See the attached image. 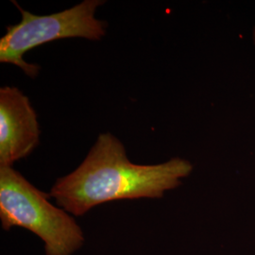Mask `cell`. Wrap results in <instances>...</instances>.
<instances>
[{
  "mask_svg": "<svg viewBox=\"0 0 255 255\" xmlns=\"http://www.w3.org/2000/svg\"><path fill=\"white\" fill-rule=\"evenodd\" d=\"M192 170L193 164L181 158L162 164H133L121 141L105 132L73 172L56 181L49 196L62 209L82 217L106 202L160 199L181 185Z\"/></svg>",
  "mask_w": 255,
  "mask_h": 255,
  "instance_id": "obj_1",
  "label": "cell"
},
{
  "mask_svg": "<svg viewBox=\"0 0 255 255\" xmlns=\"http://www.w3.org/2000/svg\"><path fill=\"white\" fill-rule=\"evenodd\" d=\"M13 167H0L2 228L27 229L45 244L46 255H72L82 248V228L65 210L49 201Z\"/></svg>",
  "mask_w": 255,
  "mask_h": 255,
  "instance_id": "obj_2",
  "label": "cell"
},
{
  "mask_svg": "<svg viewBox=\"0 0 255 255\" xmlns=\"http://www.w3.org/2000/svg\"><path fill=\"white\" fill-rule=\"evenodd\" d=\"M21 21L7 27L0 39V63L20 67L30 78H35L40 67L27 63L24 55L30 49L64 38H84L99 41L105 35L107 22L96 17L97 9L105 1L84 0L70 9L49 15H36L22 9Z\"/></svg>",
  "mask_w": 255,
  "mask_h": 255,
  "instance_id": "obj_3",
  "label": "cell"
},
{
  "mask_svg": "<svg viewBox=\"0 0 255 255\" xmlns=\"http://www.w3.org/2000/svg\"><path fill=\"white\" fill-rule=\"evenodd\" d=\"M40 141L35 110L17 87L0 88V167H12L30 154Z\"/></svg>",
  "mask_w": 255,
  "mask_h": 255,
  "instance_id": "obj_4",
  "label": "cell"
},
{
  "mask_svg": "<svg viewBox=\"0 0 255 255\" xmlns=\"http://www.w3.org/2000/svg\"></svg>",
  "mask_w": 255,
  "mask_h": 255,
  "instance_id": "obj_5",
  "label": "cell"
}]
</instances>
